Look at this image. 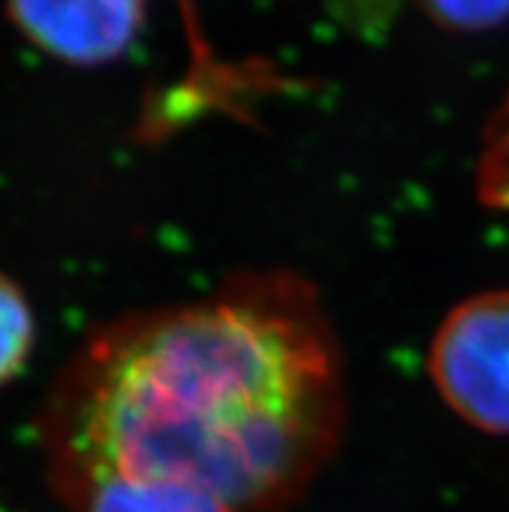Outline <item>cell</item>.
I'll use <instances>...</instances> for the list:
<instances>
[{
	"mask_svg": "<svg viewBox=\"0 0 509 512\" xmlns=\"http://www.w3.org/2000/svg\"><path fill=\"white\" fill-rule=\"evenodd\" d=\"M34 349V315L21 286L0 273V388L19 377Z\"/></svg>",
	"mask_w": 509,
	"mask_h": 512,
	"instance_id": "5b68a950",
	"label": "cell"
},
{
	"mask_svg": "<svg viewBox=\"0 0 509 512\" xmlns=\"http://www.w3.org/2000/svg\"><path fill=\"white\" fill-rule=\"evenodd\" d=\"M426 16L452 32H489L509 19V0H416Z\"/></svg>",
	"mask_w": 509,
	"mask_h": 512,
	"instance_id": "52a82bcc",
	"label": "cell"
},
{
	"mask_svg": "<svg viewBox=\"0 0 509 512\" xmlns=\"http://www.w3.org/2000/svg\"><path fill=\"white\" fill-rule=\"evenodd\" d=\"M24 37L73 65L120 58L141 34L146 0H8Z\"/></svg>",
	"mask_w": 509,
	"mask_h": 512,
	"instance_id": "3957f363",
	"label": "cell"
},
{
	"mask_svg": "<svg viewBox=\"0 0 509 512\" xmlns=\"http://www.w3.org/2000/svg\"><path fill=\"white\" fill-rule=\"evenodd\" d=\"M71 512H234L219 497L180 481L99 476L58 494Z\"/></svg>",
	"mask_w": 509,
	"mask_h": 512,
	"instance_id": "277c9868",
	"label": "cell"
},
{
	"mask_svg": "<svg viewBox=\"0 0 509 512\" xmlns=\"http://www.w3.org/2000/svg\"><path fill=\"white\" fill-rule=\"evenodd\" d=\"M346 429L343 357L315 286L245 271L211 297L130 312L65 364L39 416L55 494L180 481L234 512H284Z\"/></svg>",
	"mask_w": 509,
	"mask_h": 512,
	"instance_id": "6da1fadb",
	"label": "cell"
},
{
	"mask_svg": "<svg viewBox=\"0 0 509 512\" xmlns=\"http://www.w3.org/2000/svg\"><path fill=\"white\" fill-rule=\"evenodd\" d=\"M180 3H182V8H185V11H193L195 0H180Z\"/></svg>",
	"mask_w": 509,
	"mask_h": 512,
	"instance_id": "ba28073f",
	"label": "cell"
},
{
	"mask_svg": "<svg viewBox=\"0 0 509 512\" xmlns=\"http://www.w3.org/2000/svg\"><path fill=\"white\" fill-rule=\"evenodd\" d=\"M439 398L465 424L509 435V289H491L452 307L429 349Z\"/></svg>",
	"mask_w": 509,
	"mask_h": 512,
	"instance_id": "7a4b0ae2",
	"label": "cell"
},
{
	"mask_svg": "<svg viewBox=\"0 0 509 512\" xmlns=\"http://www.w3.org/2000/svg\"><path fill=\"white\" fill-rule=\"evenodd\" d=\"M478 201L494 211H509V89L484 133L476 164Z\"/></svg>",
	"mask_w": 509,
	"mask_h": 512,
	"instance_id": "8992f818",
	"label": "cell"
}]
</instances>
